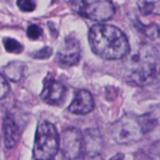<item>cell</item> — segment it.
I'll return each instance as SVG.
<instances>
[{
    "label": "cell",
    "instance_id": "obj_1",
    "mask_svg": "<svg viewBox=\"0 0 160 160\" xmlns=\"http://www.w3.org/2000/svg\"><path fill=\"white\" fill-rule=\"evenodd\" d=\"M89 42L93 53L105 59H122L130 51L129 42L125 34L111 25L97 24L92 26L89 32Z\"/></svg>",
    "mask_w": 160,
    "mask_h": 160
},
{
    "label": "cell",
    "instance_id": "obj_2",
    "mask_svg": "<svg viewBox=\"0 0 160 160\" xmlns=\"http://www.w3.org/2000/svg\"><path fill=\"white\" fill-rule=\"evenodd\" d=\"M134 66L128 75V82L136 86H147L160 77V62L150 48L142 49L134 60Z\"/></svg>",
    "mask_w": 160,
    "mask_h": 160
},
{
    "label": "cell",
    "instance_id": "obj_3",
    "mask_svg": "<svg viewBox=\"0 0 160 160\" xmlns=\"http://www.w3.org/2000/svg\"><path fill=\"white\" fill-rule=\"evenodd\" d=\"M59 150V136L54 124L41 122L36 130L33 156L36 160H50Z\"/></svg>",
    "mask_w": 160,
    "mask_h": 160
},
{
    "label": "cell",
    "instance_id": "obj_4",
    "mask_svg": "<svg viewBox=\"0 0 160 160\" xmlns=\"http://www.w3.org/2000/svg\"><path fill=\"white\" fill-rule=\"evenodd\" d=\"M71 8L80 16L96 22L108 21L115 14L110 0H72Z\"/></svg>",
    "mask_w": 160,
    "mask_h": 160
},
{
    "label": "cell",
    "instance_id": "obj_5",
    "mask_svg": "<svg viewBox=\"0 0 160 160\" xmlns=\"http://www.w3.org/2000/svg\"><path fill=\"white\" fill-rule=\"evenodd\" d=\"M138 117L125 115L110 126V135L118 144H132L141 139L144 135Z\"/></svg>",
    "mask_w": 160,
    "mask_h": 160
},
{
    "label": "cell",
    "instance_id": "obj_6",
    "mask_svg": "<svg viewBox=\"0 0 160 160\" xmlns=\"http://www.w3.org/2000/svg\"><path fill=\"white\" fill-rule=\"evenodd\" d=\"M59 150L71 160H74L83 155V133L74 127L65 129L59 138Z\"/></svg>",
    "mask_w": 160,
    "mask_h": 160
},
{
    "label": "cell",
    "instance_id": "obj_7",
    "mask_svg": "<svg viewBox=\"0 0 160 160\" xmlns=\"http://www.w3.org/2000/svg\"><path fill=\"white\" fill-rule=\"evenodd\" d=\"M80 54H81V49H80L79 42L74 38L67 37L58 51L57 60L61 67H72L78 63Z\"/></svg>",
    "mask_w": 160,
    "mask_h": 160
},
{
    "label": "cell",
    "instance_id": "obj_8",
    "mask_svg": "<svg viewBox=\"0 0 160 160\" xmlns=\"http://www.w3.org/2000/svg\"><path fill=\"white\" fill-rule=\"evenodd\" d=\"M65 86L53 78H47L44 81L41 97L43 102L51 106L60 105L65 97Z\"/></svg>",
    "mask_w": 160,
    "mask_h": 160
},
{
    "label": "cell",
    "instance_id": "obj_9",
    "mask_svg": "<svg viewBox=\"0 0 160 160\" xmlns=\"http://www.w3.org/2000/svg\"><path fill=\"white\" fill-rule=\"evenodd\" d=\"M94 108L92 95L85 90H79L75 92L73 100L69 106V111L76 115H86Z\"/></svg>",
    "mask_w": 160,
    "mask_h": 160
},
{
    "label": "cell",
    "instance_id": "obj_10",
    "mask_svg": "<svg viewBox=\"0 0 160 160\" xmlns=\"http://www.w3.org/2000/svg\"><path fill=\"white\" fill-rule=\"evenodd\" d=\"M84 153L100 154L103 149V138L100 131L95 128L87 129L83 134Z\"/></svg>",
    "mask_w": 160,
    "mask_h": 160
},
{
    "label": "cell",
    "instance_id": "obj_11",
    "mask_svg": "<svg viewBox=\"0 0 160 160\" xmlns=\"http://www.w3.org/2000/svg\"><path fill=\"white\" fill-rule=\"evenodd\" d=\"M20 131L18 125L11 115H7L3 120V138L6 148L12 149L18 142Z\"/></svg>",
    "mask_w": 160,
    "mask_h": 160
},
{
    "label": "cell",
    "instance_id": "obj_12",
    "mask_svg": "<svg viewBox=\"0 0 160 160\" xmlns=\"http://www.w3.org/2000/svg\"><path fill=\"white\" fill-rule=\"evenodd\" d=\"M25 72V65L21 62H12L4 69L5 75L13 82L19 81Z\"/></svg>",
    "mask_w": 160,
    "mask_h": 160
},
{
    "label": "cell",
    "instance_id": "obj_13",
    "mask_svg": "<svg viewBox=\"0 0 160 160\" xmlns=\"http://www.w3.org/2000/svg\"><path fill=\"white\" fill-rule=\"evenodd\" d=\"M3 43H4L6 50L9 53L20 54L24 50V46L19 42H17L16 40H13L12 38H5L3 40Z\"/></svg>",
    "mask_w": 160,
    "mask_h": 160
},
{
    "label": "cell",
    "instance_id": "obj_14",
    "mask_svg": "<svg viewBox=\"0 0 160 160\" xmlns=\"http://www.w3.org/2000/svg\"><path fill=\"white\" fill-rule=\"evenodd\" d=\"M138 118H139L141 126L145 134L152 130L153 127L156 125V119L150 114H145V115L139 116Z\"/></svg>",
    "mask_w": 160,
    "mask_h": 160
},
{
    "label": "cell",
    "instance_id": "obj_15",
    "mask_svg": "<svg viewBox=\"0 0 160 160\" xmlns=\"http://www.w3.org/2000/svg\"><path fill=\"white\" fill-rule=\"evenodd\" d=\"M18 8L25 12H33L36 8V3L34 0H17Z\"/></svg>",
    "mask_w": 160,
    "mask_h": 160
},
{
    "label": "cell",
    "instance_id": "obj_16",
    "mask_svg": "<svg viewBox=\"0 0 160 160\" xmlns=\"http://www.w3.org/2000/svg\"><path fill=\"white\" fill-rule=\"evenodd\" d=\"M27 34H28V37L30 40H37L42 36V29L37 25H31V26L28 27Z\"/></svg>",
    "mask_w": 160,
    "mask_h": 160
},
{
    "label": "cell",
    "instance_id": "obj_17",
    "mask_svg": "<svg viewBox=\"0 0 160 160\" xmlns=\"http://www.w3.org/2000/svg\"><path fill=\"white\" fill-rule=\"evenodd\" d=\"M52 54H53V50L50 47L45 46L42 49L33 53L32 57L34 58H37V59H46V58H50L52 56Z\"/></svg>",
    "mask_w": 160,
    "mask_h": 160
},
{
    "label": "cell",
    "instance_id": "obj_18",
    "mask_svg": "<svg viewBox=\"0 0 160 160\" xmlns=\"http://www.w3.org/2000/svg\"><path fill=\"white\" fill-rule=\"evenodd\" d=\"M9 91L10 87L6 78L0 73V99H3L4 97H6L9 93Z\"/></svg>",
    "mask_w": 160,
    "mask_h": 160
},
{
    "label": "cell",
    "instance_id": "obj_19",
    "mask_svg": "<svg viewBox=\"0 0 160 160\" xmlns=\"http://www.w3.org/2000/svg\"><path fill=\"white\" fill-rule=\"evenodd\" d=\"M74 160H103L100 154H86L84 153L80 157L74 159Z\"/></svg>",
    "mask_w": 160,
    "mask_h": 160
},
{
    "label": "cell",
    "instance_id": "obj_20",
    "mask_svg": "<svg viewBox=\"0 0 160 160\" xmlns=\"http://www.w3.org/2000/svg\"><path fill=\"white\" fill-rule=\"evenodd\" d=\"M134 160H152V158L147 153H145L144 152L139 151L135 154Z\"/></svg>",
    "mask_w": 160,
    "mask_h": 160
},
{
    "label": "cell",
    "instance_id": "obj_21",
    "mask_svg": "<svg viewBox=\"0 0 160 160\" xmlns=\"http://www.w3.org/2000/svg\"><path fill=\"white\" fill-rule=\"evenodd\" d=\"M50 160H71V159L66 154H64L60 150H58L57 152V153Z\"/></svg>",
    "mask_w": 160,
    "mask_h": 160
},
{
    "label": "cell",
    "instance_id": "obj_22",
    "mask_svg": "<svg viewBox=\"0 0 160 160\" xmlns=\"http://www.w3.org/2000/svg\"><path fill=\"white\" fill-rule=\"evenodd\" d=\"M124 159V154L122 152H119L117 154H115L113 157L110 158V160H123Z\"/></svg>",
    "mask_w": 160,
    "mask_h": 160
}]
</instances>
